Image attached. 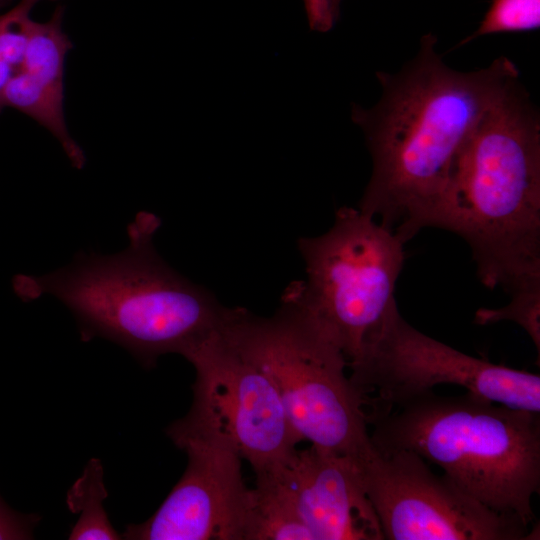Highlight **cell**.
<instances>
[{"label": "cell", "instance_id": "obj_1", "mask_svg": "<svg viewBox=\"0 0 540 540\" xmlns=\"http://www.w3.org/2000/svg\"><path fill=\"white\" fill-rule=\"evenodd\" d=\"M432 33L398 72H377L382 88L370 108L354 104L372 158V174L358 209L378 218L405 244L427 221L453 161L484 112L519 78L501 56L485 68L449 67Z\"/></svg>", "mask_w": 540, "mask_h": 540}, {"label": "cell", "instance_id": "obj_2", "mask_svg": "<svg viewBox=\"0 0 540 540\" xmlns=\"http://www.w3.org/2000/svg\"><path fill=\"white\" fill-rule=\"evenodd\" d=\"M427 227L468 244L486 287L540 284V117L519 78L459 150Z\"/></svg>", "mask_w": 540, "mask_h": 540}, {"label": "cell", "instance_id": "obj_3", "mask_svg": "<svg viewBox=\"0 0 540 540\" xmlns=\"http://www.w3.org/2000/svg\"><path fill=\"white\" fill-rule=\"evenodd\" d=\"M161 221L139 212L128 246L113 255L78 253L67 267L15 281L25 301L52 295L74 314L82 341L102 337L153 367L167 353L185 357L220 329L228 308L171 268L153 238Z\"/></svg>", "mask_w": 540, "mask_h": 540}, {"label": "cell", "instance_id": "obj_4", "mask_svg": "<svg viewBox=\"0 0 540 540\" xmlns=\"http://www.w3.org/2000/svg\"><path fill=\"white\" fill-rule=\"evenodd\" d=\"M496 404L430 391L375 418L370 438L378 450L418 454L483 505L530 526L540 490V413Z\"/></svg>", "mask_w": 540, "mask_h": 540}, {"label": "cell", "instance_id": "obj_5", "mask_svg": "<svg viewBox=\"0 0 540 540\" xmlns=\"http://www.w3.org/2000/svg\"><path fill=\"white\" fill-rule=\"evenodd\" d=\"M221 329L271 378L301 441L357 461L370 453L365 398L345 373L347 360L290 286L273 316L229 308Z\"/></svg>", "mask_w": 540, "mask_h": 540}, {"label": "cell", "instance_id": "obj_6", "mask_svg": "<svg viewBox=\"0 0 540 540\" xmlns=\"http://www.w3.org/2000/svg\"><path fill=\"white\" fill-rule=\"evenodd\" d=\"M297 247L306 280L289 286L349 363L396 304L404 243L375 218L345 206L328 231L300 238Z\"/></svg>", "mask_w": 540, "mask_h": 540}, {"label": "cell", "instance_id": "obj_7", "mask_svg": "<svg viewBox=\"0 0 540 540\" xmlns=\"http://www.w3.org/2000/svg\"><path fill=\"white\" fill-rule=\"evenodd\" d=\"M368 423L437 385L452 384L510 408L540 413V376L465 354L414 328L397 304L348 363Z\"/></svg>", "mask_w": 540, "mask_h": 540}, {"label": "cell", "instance_id": "obj_8", "mask_svg": "<svg viewBox=\"0 0 540 540\" xmlns=\"http://www.w3.org/2000/svg\"><path fill=\"white\" fill-rule=\"evenodd\" d=\"M221 328L185 356L196 371L193 403L166 433L176 446L201 440L229 448L256 474L285 461L301 439L271 378Z\"/></svg>", "mask_w": 540, "mask_h": 540}, {"label": "cell", "instance_id": "obj_9", "mask_svg": "<svg viewBox=\"0 0 540 540\" xmlns=\"http://www.w3.org/2000/svg\"><path fill=\"white\" fill-rule=\"evenodd\" d=\"M387 540L539 539L535 526L483 505L409 450H378L358 462Z\"/></svg>", "mask_w": 540, "mask_h": 540}, {"label": "cell", "instance_id": "obj_10", "mask_svg": "<svg viewBox=\"0 0 540 540\" xmlns=\"http://www.w3.org/2000/svg\"><path fill=\"white\" fill-rule=\"evenodd\" d=\"M185 472L157 511L126 526L128 540H243L249 489L235 451L216 443L187 440Z\"/></svg>", "mask_w": 540, "mask_h": 540}, {"label": "cell", "instance_id": "obj_11", "mask_svg": "<svg viewBox=\"0 0 540 540\" xmlns=\"http://www.w3.org/2000/svg\"><path fill=\"white\" fill-rule=\"evenodd\" d=\"M274 471L290 491L313 540H383L357 460L311 445Z\"/></svg>", "mask_w": 540, "mask_h": 540}, {"label": "cell", "instance_id": "obj_12", "mask_svg": "<svg viewBox=\"0 0 540 540\" xmlns=\"http://www.w3.org/2000/svg\"><path fill=\"white\" fill-rule=\"evenodd\" d=\"M256 475L249 489L243 540H313L293 497L272 470Z\"/></svg>", "mask_w": 540, "mask_h": 540}, {"label": "cell", "instance_id": "obj_13", "mask_svg": "<svg viewBox=\"0 0 540 540\" xmlns=\"http://www.w3.org/2000/svg\"><path fill=\"white\" fill-rule=\"evenodd\" d=\"M14 108L34 119L60 143L71 164L82 169L85 154L67 128L63 96L58 95L30 73L20 70L0 92V111Z\"/></svg>", "mask_w": 540, "mask_h": 540}, {"label": "cell", "instance_id": "obj_14", "mask_svg": "<svg viewBox=\"0 0 540 540\" xmlns=\"http://www.w3.org/2000/svg\"><path fill=\"white\" fill-rule=\"evenodd\" d=\"M103 474L101 460L91 458L83 474L67 491V507L72 513L80 514L69 533L70 540L122 539V534L116 532L103 507V501L108 497Z\"/></svg>", "mask_w": 540, "mask_h": 540}, {"label": "cell", "instance_id": "obj_15", "mask_svg": "<svg viewBox=\"0 0 540 540\" xmlns=\"http://www.w3.org/2000/svg\"><path fill=\"white\" fill-rule=\"evenodd\" d=\"M61 12L46 22H27L28 39L22 69L58 95H64V63L71 42L61 26Z\"/></svg>", "mask_w": 540, "mask_h": 540}, {"label": "cell", "instance_id": "obj_16", "mask_svg": "<svg viewBox=\"0 0 540 540\" xmlns=\"http://www.w3.org/2000/svg\"><path fill=\"white\" fill-rule=\"evenodd\" d=\"M540 26V0H493L478 28L460 45L495 33L523 32Z\"/></svg>", "mask_w": 540, "mask_h": 540}, {"label": "cell", "instance_id": "obj_17", "mask_svg": "<svg viewBox=\"0 0 540 540\" xmlns=\"http://www.w3.org/2000/svg\"><path fill=\"white\" fill-rule=\"evenodd\" d=\"M510 302L501 308H480L476 311L474 322L479 325L504 320L520 325L534 343L538 359L540 354V285L527 286L509 293Z\"/></svg>", "mask_w": 540, "mask_h": 540}, {"label": "cell", "instance_id": "obj_18", "mask_svg": "<svg viewBox=\"0 0 540 540\" xmlns=\"http://www.w3.org/2000/svg\"><path fill=\"white\" fill-rule=\"evenodd\" d=\"M27 34L13 12L0 15V92L22 69Z\"/></svg>", "mask_w": 540, "mask_h": 540}, {"label": "cell", "instance_id": "obj_19", "mask_svg": "<svg viewBox=\"0 0 540 540\" xmlns=\"http://www.w3.org/2000/svg\"><path fill=\"white\" fill-rule=\"evenodd\" d=\"M39 521L37 514L16 512L0 497V540L31 539Z\"/></svg>", "mask_w": 540, "mask_h": 540}, {"label": "cell", "instance_id": "obj_20", "mask_svg": "<svg viewBox=\"0 0 540 540\" xmlns=\"http://www.w3.org/2000/svg\"><path fill=\"white\" fill-rule=\"evenodd\" d=\"M311 30L328 32L336 24L342 0H303Z\"/></svg>", "mask_w": 540, "mask_h": 540}, {"label": "cell", "instance_id": "obj_21", "mask_svg": "<svg viewBox=\"0 0 540 540\" xmlns=\"http://www.w3.org/2000/svg\"><path fill=\"white\" fill-rule=\"evenodd\" d=\"M7 0H0V7L6 2Z\"/></svg>", "mask_w": 540, "mask_h": 540}]
</instances>
